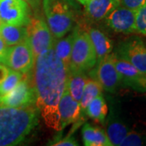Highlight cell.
Segmentation results:
<instances>
[{
  "label": "cell",
  "instance_id": "32",
  "mask_svg": "<svg viewBox=\"0 0 146 146\" xmlns=\"http://www.w3.org/2000/svg\"><path fill=\"white\" fill-rule=\"evenodd\" d=\"M0 64H3V58L0 55Z\"/></svg>",
  "mask_w": 146,
  "mask_h": 146
},
{
  "label": "cell",
  "instance_id": "17",
  "mask_svg": "<svg viewBox=\"0 0 146 146\" xmlns=\"http://www.w3.org/2000/svg\"><path fill=\"white\" fill-rule=\"evenodd\" d=\"M0 36L9 46L19 44L27 40L26 26H20L2 22L0 25Z\"/></svg>",
  "mask_w": 146,
  "mask_h": 146
},
{
  "label": "cell",
  "instance_id": "33",
  "mask_svg": "<svg viewBox=\"0 0 146 146\" xmlns=\"http://www.w3.org/2000/svg\"><path fill=\"white\" fill-rule=\"evenodd\" d=\"M1 23H2V21H0V25H1Z\"/></svg>",
  "mask_w": 146,
  "mask_h": 146
},
{
  "label": "cell",
  "instance_id": "16",
  "mask_svg": "<svg viewBox=\"0 0 146 146\" xmlns=\"http://www.w3.org/2000/svg\"><path fill=\"white\" fill-rule=\"evenodd\" d=\"M84 145L86 146H112L106 132L99 127L84 123L81 130Z\"/></svg>",
  "mask_w": 146,
  "mask_h": 146
},
{
  "label": "cell",
  "instance_id": "12",
  "mask_svg": "<svg viewBox=\"0 0 146 146\" xmlns=\"http://www.w3.org/2000/svg\"><path fill=\"white\" fill-rule=\"evenodd\" d=\"M58 113L62 130L65 127L76 123L81 118L80 102L74 99L66 89L58 103Z\"/></svg>",
  "mask_w": 146,
  "mask_h": 146
},
{
  "label": "cell",
  "instance_id": "26",
  "mask_svg": "<svg viewBox=\"0 0 146 146\" xmlns=\"http://www.w3.org/2000/svg\"><path fill=\"white\" fill-rule=\"evenodd\" d=\"M49 145L54 146H78V142L73 137V136L70 133L68 136H66L63 139H59L57 141H53L48 144Z\"/></svg>",
  "mask_w": 146,
  "mask_h": 146
},
{
  "label": "cell",
  "instance_id": "3",
  "mask_svg": "<svg viewBox=\"0 0 146 146\" xmlns=\"http://www.w3.org/2000/svg\"><path fill=\"white\" fill-rule=\"evenodd\" d=\"M43 11L53 36H65L72 29L75 15L68 0H42Z\"/></svg>",
  "mask_w": 146,
  "mask_h": 146
},
{
  "label": "cell",
  "instance_id": "27",
  "mask_svg": "<svg viewBox=\"0 0 146 146\" xmlns=\"http://www.w3.org/2000/svg\"><path fill=\"white\" fill-rule=\"evenodd\" d=\"M146 3V0H120V6L131 10L137 11Z\"/></svg>",
  "mask_w": 146,
  "mask_h": 146
},
{
  "label": "cell",
  "instance_id": "31",
  "mask_svg": "<svg viewBox=\"0 0 146 146\" xmlns=\"http://www.w3.org/2000/svg\"><path fill=\"white\" fill-rule=\"evenodd\" d=\"M79 3H80L81 4H83V5H85L88 2H89V0H77Z\"/></svg>",
  "mask_w": 146,
  "mask_h": 146
},
{
  "label": "cell",
  "instance_id": "20",
  "mask_svg": "<svg viewBox=\"0 0 146 146\" xmlns=\"http://www.w3.org/2000/svg\"><path fill=\"white\" fill-rule=\"evenodd\" d=\"M108 113V107L102 94L96 97L88 105L85 114L94 121L103 123Z\"/></svg>",
  "mask_w": 146,
  "mask_h": 146
},
{
  "label": "cell",
  "instance_id": "19",
  "mask_svg": "<svg viewBox=\"0 0 146 146\" xmlns=\"http://www.w3.org/2000/svg\"><path fill=\"white\" fill-rule=\"evenodd\" d=\"M128 131V127L118 117L112 115V114L110 115L106 123V132L112 145H120Z\"/></svg>",
  "mask_w": 146,
  "mask_h": 146
},
{
  "label": "cell",
  "instance_id": "22",
  "mask_svg": "<svg viewBox=\"0 0 146 146\" xmlns=\"http://www.w3.org/2000/svg\"><path fill=\"white\" fill-rule=\"evenodd\" d=\"M102 90L103 89H102V85L96 80L91 78V77L87 79L85 84H84L81 99L80 101L81 115H85V110H86L88 105L96 97L102 94Z\"/></svg>",
  "mask_w": 146,
  "mask_h": 146
},
{
  "label": "cell",
  "instance_id": "1",
  "mask_svg": "<svg viewBox=\"0 0 146 146\" xmlns=\"http://www.w3.org/2000/svg\"><path fill=\"white\" fill-rule=\"evenodd\" d=\"M33 85L36 106L46 125L55 131H62L58 103L67 85L68 69L58 57L53 46L35 58Z\"/></svg>",
  "mask_w": 146,
  "mask_h": 146
},
{
  "label": "cell",
  "instance_id": "18",
  "mask_svg": "<svg viewBox=\"0 0 146 146\" xmlns=\"http://www.w3.org/2000/svg\"><path fill=\"white\" fill-rule=\"evenodd\" d=\"M88 76L84 72L80 71H68V80L66 89L68 91L70 95L76 101L80 102L83 94L84 88Z\"/></svg>",
  "mask_w": 146,
  "mask_h": 146
},
{
  "label": "cell",
  "instance_id": "6",
  "mask_svg": "<svg viewBox=\"0 0 146 146\" xmlns=\"http://www.w3.org/2000/svg\"><path fill=\"white\" fill-rule=\"evenodd\" d=\"M30 72L24 75L15 89L4 95H0V106L26 107L36 103V93Z\"/></svg>",
  "mask_w": 146,
  "mask_h": 146
},
{
  "label": "cell",
  "instance_id": "28",
  "mask_svg": "<svg viewBox=\"0 0 146 146\" xmlns=\"http://www.w3.org/2000/svg\"><path fill=\"white\" fill-rule=\"evenodd\" d=\"M127 87H131V89H135L136 91L146 93V75L131 81L127 84Z\"/></svg>",
  "mask_w": 146,
  "mask_h": 146
},
{
  "label": "cell",
  "instance_id": "7",
  "mask_svg": "<svg viewBox=\"0 0 146 146\" xmlns=\"http://www.w3.org/2000/svg\"><path fill=\"white\" fill-rule=\"evenodd\" d=\"M115 54L146 75V39L138 36H130L120 42Z\"/></svg>",
  "mask_w": 146,
  "mask_h": 146
},
{
  "label": "cell",
  "instance_id": "23",
  "mask_svg": "<svg viewBox=\"0 0 146 146\" xmlns=\"http://www.w3.org/2000/svg\"><path fill=\"white\" fill-rule=\"evenodd\" d=\"M23 73L10 70V72L6 79L0 84V95H4L8 92L15 89L16 85L19 84L24 77Z\"/></svg>",
  "mask_w": 146,
  "mask_h": 146
},
{
  "label": "cell",
  "instance_id": "13",
  "mask_svg": "<svg viewBox=\"0 0 146 146\" xmlns=\"http://www.w3.org/2000/svg\"><path fill=\"white\" fill-rule=\"evenodd\" d=\"M120 5V0H89L85 4V14L94 21L105 20Z\"/></svg>",
  "mask_w": 146,
  "mask_h": 146
},
{
  "label": "cell",
  "instance_id": "30",
  "mask_svg": "<svg viewBox=\"0 0 146 146\" xmlns=\"http://www.w3.org/2000/svg\"><path fill=\"white\" fill-rule=\"evenodd\" d=\"M7 45L6 44L5 42L3 41V39L0 36V55L2 57H4L6 52H7Z\"/></svg>",
  "mask_w": 146,
  "mask_h": 146
},
{
  "label": "cell",
  "instance_id": "21",
  "mask_svg": "<svg viewBox=\"0 0 146 146\" xmlns=\"http://www.w3.org/2000/svg\"><path fill=\"white\" fill-rule=\"evenodd\" d=\"M73 41H74V31L66 37L58 38V40L53 44V48L58 57L61 59V61L65 65L67 69H68L70 66Z\"/></svg>",
  "mask_w": 146,
  "mask_h": 146
},
{
  "label": "cell",
  "instance_id": "5",
  "mask_svg": "<svg viewBox=\"0 0 146 146\" xmlns=\"http://www.w3.org/2000/svg\"><path fill=\"white\" fill-rule=\"evenodd\" d=\"M26 29L27 40L30 45L34 58L53 46L54 36L42 16L31 17L29 23L26 25Z\"/></svg>",
  "mask_w": 146,
  "mask_h": 146
},
{
  "label": "cell",
  "instance_id": "10",
  "mask_svg": "<svg viewBox=\"0 0 146 146\" xmlns=\"http://www.w3.org/2000/svg\"><path fill=\"white\" fill-rule=\"evenodd\" d=\"M31 20L30 7L24 0H0V21L26 26Z\"/></svg>",
  "mask_w": 146,
  "mask_h": 146
},
{
  "label": "cell",
  "instance_id": "15",
  "mask_svg": "<svg viewBox=\"0 0 146 146\" xmlns=\"http://www.w3.org/2000/svg\"><path fill=\"white\" fill-rule=\"evenodd\" d=\"M110 56L116 71L121 78V84L127 86V84L136 79L144 76L145 74L141 72L136 67L125 59L119 57L115 53H111Z\"/></svg>",
  "mask_w": 146,
  "mask_h": 146
},
{
  "label": "cell",
  "instance_id": "29",
  "mask_svg": "<svg viewBox=\"0 0 146 146\" xmlns=\"http://www.w3.org/2000/svg\"><path fill=\"white\" fill-rule=\"evenodd\" d=\"M24 1L26 2L29 6L31 7L33 10H38L42 3V0H24Z\"/></svg>",
  "mask_w": 146,
  "mask_h": 146
},
{
  "label": "cell",
  "instance_id": "14",
  "mask_svg": "<svg viewBox=\"0 0 146 146\" xmlns=\"http://www.w3.org/2000/svg\"><path fill=\"white\" fill-rule=\"evenodd\" d=\"M87 32L96 52L97 62L112 53L113 42L103 32L97 28H90Z\"/></svg>",
  "mask_w": 146,
  "mask_h": 146
},
{
  "label": "cell",
  "instance_id": "11",
  "mask_svg": "<svg viewBox=\"0 0 146 146\" xmlns=\"http://www.w3.org/2000/svg\"><path fill=\"white\" fill-rule=\"evenodd\" d=\"M136 11L119 5L106 18V25L117 33L124 34L135 33Z\"/></svg>",
  "mask_w": 146,
  "mask_h": 146
},
{
  "label": "cell",
  "instance_id": "9",
  "mask_svg": "<svg viewBox=\"0 0 146 146\" xmlns=\"http://www.w3.org/2000/svg\"><path fill=\"white\" fill-rule=\"evenodd\" d=\"M110 54L98 61L96 65L90 70L89 75L91 78L99 82L104 90L115 93L121 84V78L115 69Z\"/></svg>",
  "mask_w": 146,
  "mask_h": 146
},
{
  "label": "cell",
  "instance_id": "4",
  "mask_svg": "<svg viewBox=\"0 0 146 146\" xmlns=\"http://www.w3.org/2000/svg\"><path fill=\"white\" fill-rule=\"evenodd\" d=\"M70 66L68 70L89 72L97 63V55L94 46L89 38L88 32L81 27L76 26L74 29Z\"/></svg>",
  "mask_w": 146,
  "mask_h": 146
},
{
  "label": "cell",
  "instance_id": "24",
  "mask_svg": "<svg viewBox=\"0 0 146 146\" xmlns=\"http://www.w3.org/2000/svg\"><path fill=\"white\" fill-rule=\"evenodd\" d=\"M136 32L146 36V3L136 11Z\"/></svg>",
  "mask_w": 146,
  "mask_h": 146
},
{
  "label": "cell",
  "instance_id": "2",
  "mask_svg": "<svg viewBox=\"0 0 146 146\" xmlns=\"http://www.w3.org/2000/svg\"><path fill=\"white\" fill-rule=\"evenodd\" d=\"M38 123L33 106H0V146H14L25 140Z\"/></svg>",
  "mask_w": 146,
  "mask_h": 146
},
{
  "label": "cell",
  "instance_id": "8",
  "mask_svg": "<svg viewBox=\"0 0 146 146\" xmlns=\"http://www.w3.org/2000/svg\"><path fill=\"white\" fill-rule=\"evenodd\" d=\"M34 60L30 45L28 40H25L7 48L3 57V64L11 70L26 74L31 72Z\"/></svg>",
  "mask_w": 146,
  "mask_h": 146
},
{
  "label": "cell",
  "instance_id": "25",
  "mask_svg": "<svg viewBox=\"0 0 146 146\" xmlns=\"http://www.w3.org/2000/svg\"><path fill=\"white\" fill-rule=\"evenodd\" d=\"M145 143V136L136 131H131L127 132L124 139L121 142L120 146H140L143 145Z\"/></svg>",
  "mask_w": 146,
  "mask_h": 146
}]
</instances>
